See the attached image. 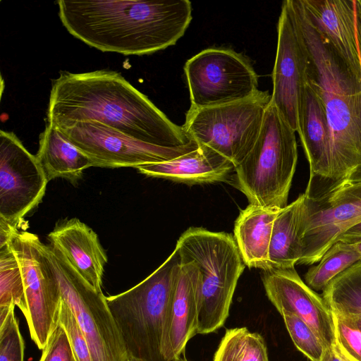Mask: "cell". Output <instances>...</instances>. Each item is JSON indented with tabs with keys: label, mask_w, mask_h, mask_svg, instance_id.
Segmentation results:
<instances>
[{
	"label": "cell",
	"mask_w": 361,
	"mask_h": 361,
	"mask_svg": "<svg viewBox=\"0 0 361 361\" xmlns=\"http://www.w3.org/2000/svg\"><path fill=\"white\" fill-rule=\"evenodd\" d=\"M83 121H98L161 147H180L192 140L120 73L106 69L63 71L52 81L47 123L59 128Z\"/></svg>",
	"instance_id": "6da1fadb"
},
{
	"label": "cell",
	"mask_w": 361,
	"mask_h": 361,
	"mask_svg": "<svg viewBox=\"0 0 361 361\" xmlns=\"http://www.w3.org/2000/svg\"><path fill=\"white\" fill-rule=\"evenodd\" d=\"M68 32L102 51L149 54L176 44L192 20L188 0L57 1Z\"/></svg>",
	"instance_id": "7a4b0ae2"
},
{
	"label": "cell",
	"mask_w": 361,
	"mask_h": 361,
	"mask_svg": "<svg viewBox=\"0 0 361 361\" xmlns=\"http://www.w3.org/2000/svg\"><path fill=\"white\" fill-rule=\"evenodd\" d=\"M285 1L307 49L310 80L322 101L329 128L330 175L324 192L343 183H360L361 81L315 30L301 0Z\"/></svg>",
	"instance_id": "3957f363"
},
{
	"label": "cell",
	"mask_w": 361,
	"mask_h": 361,
	"mask_svg": "<svg viewBox=\"0 0 361 361\" xmlns=\"http://www.w3.org/2000/svg\"><path fill=\"white\" fill-rule=\"evenodd\" d=\"M176 249L182 259L195 263L201 274L197 334L212 333L224 324L245 269L235 240L229 233L191 227L180 236Z\"/></svg>",
	"instance_id": "277c9868"
},
{
	"label": "cell",
	"mask_w": 361,
	"mask_h": 361,
	"mask_svg": "<svg viewBox=\"0 0 361 361\" xmlns=\"http://www.w3.org/2000/svg\"><path fill=\"white\" fill-rule=\"evenodd\" d=\"M180 264V255L175 248L142 282L123 293L106 297L128 354L147 361H164L161 341L165 319Z\"/></svg>",
	"instance_id": "5b68a950"
},
{
	"label": "cell",
	"mask_w": 361,
	"mask_h": 361,
	"mask_svg": "<svg viewBox=\"0 0 361 361\" xmlns=\"http://www.w3.org/2000/svg\"><path fill=\"white\" fill-rule=\"evenodd\" d=\"M295 133L270 103L255 145L234 169L250 204L275 210L288 205L298 161Z\"/></svg>",
	"instance_id": "8992f818"
},
{
	"label": "cell",
	"mask_w": 361,
	"mask_h": 361,
	"mask_svg": "<svg viewBox=\"0 0 361 361\" xmlns=\"http://www.w3.org/2000/svg\"><path fill=\"white\" fill-rule=\"evenodd\" d=\"M268 91L207 108L190 106L182 126L190 140L215 150L237 166L255 145L271 103Z\"/></svg>",
	"instance_id": "52a82bcc"
},
{
	"label": "cell",
	"mask_w": 361,
	"mask_h": 361,
	"mask_svg": "<svg viewBox=\"0 0 361 361\" xmlns=\"http://www.w3.org/2000/svg\"><path fill=\"white\" fill-rule=\"evenodd\" d=\"M44 251L90 347L92 361H124L128 353L102 292L97 291L51 245Z\"/></svg>",
	"instance_id": "ba28073f"
},
{
	"label": "cell",
	"mask_w": 361,
	"mask_h": 361,
	"mask_svg": "<svg viewBox=\"0 0 361 361\" xmlns=\"http://www.w3.org/2000/svg\"><path fill=\"white\" fill-rule=\"evenodd\" d=\"M194 108H207L247 99L258 92V75L243 54L227 48H208L183 67Z\"/></svg>",
	"instance_id": "9c48e42d"
},
{
	"label": "cell",
	"mask_w": 361,
	"mask_h": 361,
	"mask_svg": "<svg viewBox=\"0 0 361 361\" xmlns=\"http://www.w3.org/2000/svg\"><path fill=\"white\" fill-rule=\"evenodd\" d=\"M23 274L27 322L32 339L43 350L59 324L62 295L58 280L34 233L15 229L8 240Z\"/></svg>",
	"instance_id": "30bf717a"
},
{
	"label": "cell",
	"mask_w": 361,
	"mask_h": 361,
	"mask_svg": "<svg viewBox=\"0 0 361 361\" xmlns=\"http://www.w3.org/2000/svg\"><path fill=\"white\" fill-rule=\"evenodd\" d=\"M302 195L299 222L302 255L298 264L310 265L361 222V182L343 183L314 197Z\"/></svg>",
	"instance_id": "8fae6325"
},
{
	"label": "cell",
	"mask_w": 361,
	"mask_h": 361,
	"mask_svg": "<svg viewBox=\"0 0 361 361\" xmlns=\"http://www.w3.org/2000/svg\"><path fill=\"white\" fill-rule=\"evenodd\" d=\"M58 129L92 160L94 167L137 169L171 160L198 147L192 140L177 147L146 143L95 121H78Z\"/></svg>",
	"instance_id": "7c38bea8"
},
{
	"label": "cell",
	"mask_w": 361,
	"mask_h": 361,
	"mask_svg": "<svg viewBox=\"0 0 361 361\" xmlns=\"http://www.w3.org/2000/svg\"><path fill=\"white\" fill-rule=\"evenodd\" d=\"M49 180L36 155L13 133L0 131V221L18 228L42 201Z\"/></svg>",
	"instance_id": "4fadbf2b"
},
{
	"label": "cell",
	"mask_w": 361,
	"mask_h": 361,
	"mask_svg": "<svg viewBox=\"0 0 361 361\" xmlns=\"http://www.w3.org/2000/svg\"><path fill=\"white\" fill-rule=\"evenodd\" d=\"M277 48L271 78V103L298 133L310 59L285 1L277 24Z\"/></svg>",
	"instance_id": "5bb4252c"
},
{
	"label": "cell",
	"mask_w": 361,
	"mask_h": 361,
	"mask_svg": "<svg viewBox=\"0 0 361 361\" xmlns=\"http://www.w3.org/2000/svg\"><path fill=\"white\" fill-rule=\"evenodd\" d=\"M262 280L267 296L280 314H295L310 326L326 348L334 344L330 308L324 298L302 280L295 267L264 271Z\"/></svg>",
	"instance_id": "9a60e30c"
},
{
	"label": "cell",
	"mask_w": 361,
	"mask_h": 361,
	"mask_svg": "<svg viewBox=\"0 0 361 361\" xmlns=\"http://www.w3.org/2000/svg\"><path fill=\"white\" fill-rule=\"evenodd\" d=\"M200 283L201 274L197 264L181 259L162 336L161 355L164 361H176L188 342L197 334Z\"/></svg>",
	"instance_id": "2e32d148"
},
{
	"label": "cell",
	"mask_w": 361,
	"mask_h": 361,
	"mask_svg": "<svg viewBox=\"0 0 361 361\" xmlns=\"http://www.w3.org/2000/svg\"><path fill=\"white\" fill-rule=\"evenodd\" d=\"M313 26L350 73L361 81L357 1L301 0Z\"/></svg>",
	"instance_id": "e0dca14e"
},
{
	"label": "cell",
	"mask_w": 361,
	"mask_h": 361,
	"mask_svg": "<svg viewBox=\"0 0 361 361\" xmlns=\"http://www.w3.org/2000/svg\"><path fill=\"white\" fill-rule=\"evenodd\" d=\"M57 250L97 291L102 292V276L108 258L97 234L78 219L63 220L48 234Z\"/></svg>",
	"instance_id": "ac0fdd59"
},
{
	"label": "cell",
	"mask_w": 361,
	"mask_h": 361,
	"mask_svg": "<svg viewBox=\"0 0 361 361\" xmlns=\"http://www.w3.org/2000/svg\"><path fill=\"white\" fill-rule=\"evenodd\" d=\"M234 169L226 157L206 145H198L196 149L178 157L137 169L148 176L196 184L224 180Z\"/></svg>",
	"instance_id": "d6986e66"
},
{
	"label": "cell",
	"mask_w": 361,
	"mask_h": 361,
	"mask_svg": "<svg viewBox=\"0 0 361 361\" xmlns=\"http://www.w3.org/2000/svg\"><path fill=\"white\" fill-rule=\"evenodd\" d=\"M280 210L249 204L235 221L234 239L245 265L269 269V251L274 220Z\"/></svg>",
	"instance_id": "ffe728a7"
},
{
	"label": "cell",
	"mask_w": 361,
	"mask_h": 361,
	"mask_svg": "<svg viewBox=\"0 0 361 361\" xmlns=\"http://www.w3.org/2000/svg\"><path fill=\"white\" fill-rule=\"evenodd\" d=\"M36 157L49 181L62 178L74 184L81 178L84 170L94 166L85 154L49 123L40 135Z\"/></svg>",
	"instance_id": "44dd1931"
},
{
	"label": "cell",
	"mask_w": 361,
	"mask_h": 361,
	"mask_svg": "<svg viewBox=\"0 0 361 361\" xmlns=\"http://www.w3.org/2000/svg\"><path fill=\"white\" fill-rule=\"evenodd\" d=\"M302 200V194L281 209L274 220L269 251V269L295 267L302 257L299 222Z\"/></svg>",
	"instance_id": "7402d4cb"
},
{
	"label": "cell",
	"mask_w": 361,
	"mask_h": 361,
	"mask_svg": "<svg viewBox=\"0 0 361 361\" xmlns=\"http://www.w3.org/2000/svg\"><path fill=\"white\" fill-rule=\"evenodd\" d=\"M322 298L331 310L351 317L361 329V260L335 277Z\"/></svg>",
	"instance_id": "603a6c76"
},
{
	"label": "cell",
	"mask_w": 361,
	"mask_h": 361,
	"mask_svg": "<svg viewBox=\"0 0 361 361\" xmlns=\"http://www.w3.org/2000/svg\"><path fill=\"white\" fill-rule=\"evenodd\" d=\"M361 260L351 244L337 241L323 255L318 264L305 275L306 284L314 290H324L338 274Z\"/></svg>",
	"instance_id": "cb8c5ba5"
},
{
	"label": "cell",
	"mask_w": 361,
	"mask_h": 361,
	"mask_svg": "<svg viewBox=\"0 0 361 361\" xmlns=\"http://www.w3.org/2000/svg\"><path fill=\"white\" fill-rule=\"evenodd\" d=\"M17 306L25 314L26 302L22 271L9 243L0 247V307Z\"/></svg>",
	"instance_id": "d4e9b609"
},
{
	"label": "cell",
	"mask_w": 361,
	"mask_h": 361,
	"mask_svg": "<svg viewBox=\"0 0 361 361\" xmlns=\"http://www.w3.org/2000/svg\"><path fill=\"white\" fill-rule=\"evenodd\" d=\"M281 315L295 347L310 361H321L326 348L315 332L293 313Z\"/></svg>",
	"instance_id": "484cf974"
},
{
	"label": "cell",
	"mask_w": 361,
	"mask_h": 361,
	"mask_svg": "<svg viewBox=\"0 0 361 361\" xmlns=\"http://www.w3.org/2000/svg\"><path fill=\"white\" fill-rule=\"evenodd\" d=\"M331 311L334 345L348 361H361V329L351 317Z\"/></svg>",
	"instance_id": "4316f807"
},
{
	"label": "cell",
	"mask_w": 361,
	"mask_h": 361,
	"mask_svg": "<svg viewBox=\"0 0 361 361\" xmlns=\"http://www.w3.org/2000/svg\"><path fill=\"white\" fill-rule=\"evenodd\" d=\"M25 344L12 309L0 323V361H24Z\"/></svg>",
	"instance_id": "83f0119b"
},
{
	"label": "cell",
	"mask_w": 361,
	"mask_h": 361,
	"mask_svg": "<svg viewBox=\"0 0 361 361\" xmlns=\"http://www.w3.org/2000/svg\"><path fill=\"white\" fill-rule=\"evenodd\" d=\"M59 323L65 329L76 361H92L87 339L67 303L62 299Z\"/></svg>",
	"instance_id": "f1b7e54d"
},
{
	"label": "cell",
	"mask_w": 361,
	"mask_h": 361,
	"mask_svg": "<svg viewBox=\"0 0 361 361\" xmlns=\"http://www.w3.org/2000/svg\"><path fill=\"white\" fill-rule=\"evenodd\" d=\"M248 331L246 327L226 329L213 361H241Z\"/></svg>",
	"instance_id": "f546056e"
},
{
	"label": "cell",
	"mask_w": 361,
	"mask_h": 361,
	"mask_svg": "<svg viewBox=\"0 0 361 361\" xmlns=\"http://www.w3.org/2000/svg\"><path fill=\"white\" fill-rule=\"evenodd\" d=\"M39 361H76L66 331L60 323L42 350Z\"/></svg>",
	"instance_id": "4dcf8cb0"
},
{
	"label": "cell",
	"mask_w": 361,
	"mask_h": 361,
	"mask_svg": "<svg viewBox=\"0 0 361 361\" xmlns=\"http://www.w3.org/2000/svg\"><path fill=\"white\" fill-rule=\"evenodd\" d=\"M241 361H269L266 343L259 334L248 331Z\"/></svg>",
	"instance_id": "1f68e13d"
},
{
	"label": "cell",
	"mask_w": 361,
	"mask_h": 361,
	"mask_svg": "<svg viewBox=\"0 0 361 361\" xmlns=\"http://www.w3.org/2000/svg\"><path fill=\"white\" fill-rule=\"evenodd\" d=\"M361 239V222L350 228L342 235H341L337 241H342L347 243H352Z\"/></svg>",
	"instance_id": "d6a6232c"
},
{
	"label": "cell",
	"mask_w": 361,
	"mask_h": 361,
	"mask_svg": "<svg viewBox=\"0 0 361 361\" xmlns=\"http://www.w3.org/2000/svg\"><path fill=\"white\" fill-rule=\"evenodd\" d=\"M321 361H348L338 351L334 343L326 348Z\"/></svg>",
	"instance_id": "836d02e7"
},
{
	"label": "cell",
	"mask_w": 361,
	"mask_h": 361,
	"mask_svg": "<svg viewBox=\"0 0 361 361\" xmlns=\"http://www.w3.org/2000/svg\"><path fill=\"white\" fill-rule=\"evenodd\" d=\"M357 1V39L359 43V49L361 56V1Z\"/></svg>",
	"instance_id": "e575fe53"
},
{
	"label": "cell",
	"mask_w": 361,
	"mask_h": 361,
	"mask_svg": "<svg viewBox=\"0 0 361 361\" xmlns=\"http://www.w3.org/2000/svg\"><path fill=\"white\" fill-rule=\"evenodd\" d=\"M350 244L352 245L353 248L358 252L361 257V239Z\"/></svg>",
	"instance_id": "d590c367"
},
{
	"label": "cell",
	"mask_w": 361,
	"mask_h": 361,
	"mask_svg": "<svg viewBox=\"0 0 361 361\" xmlns=\"http://www.w3.org/2000/svg\"><path fill=\"white\" fill-rule=\"evenodd\" d=\"M124 361H147V360L140 358V357H135L130 354H128V355Z\"/></svg>",
	"instance_id": "8d00e7d4"
},
{
	"label": "cell",
	"mask_w": 361,
	"mask_h": 361,
	"mask_svg": "<svg viewBox=\"0 0 361 361\" xmlns=\"http://www.w3.org/2000/svg\"><path fill=\"white\" fill-rule=\"evenodd\" d=\"M176 361H188L184 357H179Z\"/></svg>",
	"instance_id": "74e56055"
},
{
	"label": "cell",
	"mask_w": 361,
	"mask_h": 361,
	"mask_svg": "<svg viewBox=\"0 0 361 361\" xmlns=\"http://www.w3.org/2000/svg\"><path fill=\"white\" fill-rule=\"evenodd\" d=\"M360 1H361V0H360Z\"/></svg>",
	"instance_id": "f35d334b"
}]
</instances>
